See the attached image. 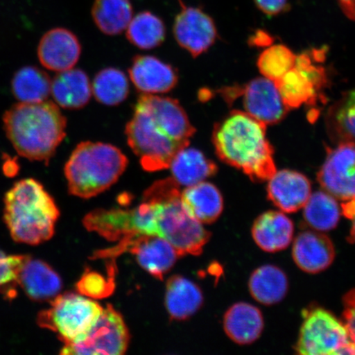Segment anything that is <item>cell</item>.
<instances>
[{
  "instance_id": "obj_1",
  "label": "cell",
  "mask_w": 355,
  "mask_h": 355,
  "mask_svg": "<svg viewBox=\"0 0 355 355\" xmlns=\"http://www.w3.org/2000/svg\"><path fill=\"white\" fill-rule=\"evenodd\" d=\"M195 133L180 101L157 95L139 96L125 128L128 146L148 172L170 168L173 158L189 146Z\"/></svg>"
},
{
  "instance_id": "obj_2",
  "label": "cell",
  "mask_w": 355,
  "mask_h": 355,
  "mask_svg": "<svg viewBox=\"0 0 355 355\" xmlns=\"http://www.w3.org/2000/svg\"><path fill=\"white\" fill-rule=\"evenodd\" d=\"M266 132L265 123L235 110L216 124L212 144L221 162L239 168L252 180L266 181L277 171Z\"/></svg>"
},
{
  "instance_id": "obj_3",
  "label": "cell",
  "mask_w": 355,
  "mask_h": 355,
  "mask_svg": "<svg viewBox=\"0 0 355 355\" xmlns=\"http://www.w3.org/2000/svg\"><path fill=\"white\" fill-rule=\"evenodd\" d=\"M3 122L17 153L47 165L66 136L67 119L52 101L20 102L6 111Z\"/></svg>"
},
{
  "instance_id": "obj_4",
  "label": "cell",
  "mask_w": 355,
  "mask_h": 355,
  "mask_svg": "<svg viewBox=\"0 0 355 355\" xmlns=\"http://www.w3.org/2000/svg\"><path fill=\"white\" fill-rule=\"evenodd\" d=\"M3 220L13 241L39 245L54 236L60 210L39 181L16 182L3 199Z\"/></svg>"
},
{
  "instance_id": "obj_5",
  "label": "cell",
  "mask_w": 355,
  "mask_h": 355,
  "mask_svg": "<svg viewBox=\"0 0 355 355\" xmlns=\"http://www.w3.org/2000/svg\"><path fill=\"white\" fill-rule=\"evenodd\" d=\"M143 198L155 203L158 235L170 243L180 257L202 254L211 234L185 209L180 185L172 177L155 182L145 191Z\"/></svg>"
},
{
  "instance_id": "obj_6",
  "label": "cell",
  "mask_w": 355,
  "mask_h": 355,
  "mask_svg": "<svg viewBox=\"0 0 355 355\" xmlns=\"http://www.w3.org/2000/svg\"><path fill=\"white\" fill-rule=\"evenodd\" d=\"M128 165L126 155L116 146L83 141L65 164L69 192L81 198L95 197L116 183Z\"/></svg>"
},
{
  "instance_id": "obj_7",
  "label": "cell",
  "mask_w": 355,
  "mask_h": 355,
  "mask_svg": "<svg viewBox=\"0 0 355 355\" xmlns=\"http://www.w3.org/2000/svg\"><path fill=\"white\" fill-rule=\"evenodd\" d=\"M103 308L84 295L65 293L51 301L50 308L40 312L37 324L59 336L64 345L80 343L98 320Z\"/></svg>"
},
{
  "instance_id": "obj_8",
  "label": "cell",
  "mask_w": 355,
  "mask_h": 355,
  "mask_svg": "<svg viewBox=\"0 0 355 355\" xmlns=\"http://www.w3.org/2000/svg\"><path fill=\"white\" fill-rule=\"evenodd\" d=\"M296 352L303 355L355 354L345 323L326 309L305 311Z\"/></svg>"
},
{
  "instance_id": "obj_9",
  "label": "cell",
  "mask_w": 355,
  "mask_h": 355,
  "mask_svg": "<svg viewBox=\"0 0 355 355\" xmlns=\"http://www.w3.org/2000/svg\"><path fill=\"white\" fill-rule=\"evenodd\" d=\"M83 224L89 232H96L110 241H119L137 234L158 235L157 206L144 198L139 206L131 209L92 211L85 216Z\"/></svg>"
},
{
  "instance_id": "obj_10",
  "label": "cell",
  "mask_w": 355,
  "mask_h": 355,
  "mask_svg": "<svg viewBox=\"0 0 355 355\" xmlns=\"http://www.w3.org/2000/svg\"><path fill=\"white\" fill-rule=\"evenodd\" d=\"M130 340V332L121 313L109 304L85 338L78 343L64 345L60 354L121 355L126 352Z\"/></svg>"
},
{
  "instance_id": "obj_11",
  "label": "cell",
  "mask_w": 355,
  "mask_h": 355,
  "mask_svg": "<svg viewBox=\"0 0 355 355\" xmlns=\"http://www.w3.org/2000/svg\"><path fill=\"white\" fill-rule=\"evenodd\" d=\"M127 252L135 254L141 268L159 279H163L180 257L165 239L158 235L137 234L121 239L116 246L110 250L96 252L92 259H112Z\"/></svg>"
},
{
  "instance_id": "obj_12",
  "label": "cell",
  "mask_w": 355,
  "mask_h": 355,
  "mask_svg": "<svg viewBox=\"0 0 355 355\" xmlns=\"http://www.w3.org/2000/svg\"><path fill=\"white\" fill-rule=\"evenodd\" d=\"M312 53L297 55L295 64L275 81L286 107L295 109L301 105L316 104L318 96L327 83L325 70L313 63Z\"/></svg>"
},
{
  "instance_id": "obj_13",
  "label": "cell",
  "mask_w": 355,
  "mask_h": 355,
  "mask_svg": "<svg viewBox=\"0 0 355 355\" xmlns=\"http://www.w3.org/2000/svg\"><path fill=\"white\" fill-rule=\"evenodd\" d=\"M318 180L337 200L355 198V141H340L335 148L327 149Z\"/></svg>"
},
{
  "instance_id": "obj_14",
  "label": "cell",
  "mask_w": 355,
  "mask_h": 355,
  "mask_svg": "<svg viewBox=\"0 0 355 355\" xmlns=\"http://www.w3.org/2000/svg\"><path fill=\"white\" fill-rule=\"evenodd\" d=\"M181 10L175 17L174 35L180 46L193 58L207 52L215 43L217 31L214 21L198 8L186 6L180 0Z\"/></svg>"
},
{
  "instance_id": "obj_15",
  "label": "cell",
  "mask_w": 355,
  "mask_h": 355,
  "mask_svg": "<svg viewBox=\"0 0 355 355\" xmlns=\"http://www.w3.org/2000/svg\"><path fill=\"white\" fill-rule=\"evenodd\" d=\"M236 91L242 93L244 112L266 125L277 123L286 116L288 109L272 80L256 78Z\"/></svg>"
},
{
  "instance_id": "obj_16",
  "label": "cell",
  "mask_w": 355,
  "mask_h": 355,
  "mask_svg": "<svg viewBox=\"0 0 355 355\" xmlns=\"http://www.w3.org/2000/svg\"><path fill=\"white\" fill-rule=\"evenodd\" d=\"M128 74L137 90L148 95L171 92L179 81L174 67L150 55L133 58Z\"/></svg>"
},
{
  "instance_id": "obj_17",
  "label": "cell",
  "mask_w": 355,
  "mask_h": 355,
  "mask_svg": "<svg viewBox=\"0 0 355 355\" xmlns=\"http://www.w3.org/2000/svg\"><path fill=\"white\" fill-rule=\"evenodd\" d=\"M82 46L69 30L54 28L44 34L38 46V58L49 70L60 73L73 69L81 56Z\"/></svg>"
},
{
  "instance_id": "obj_18",
  "label": "cell",
  "mask_w": 355,
  "mask_h": 355,
  "mask_svg": "<svg viewBox=\"0 0 355 355\" xmlns=\"http://www.w3.org/2000/svg\"><path fill=\"white\" fill-rule=\"evenodd\" d=\"M292 256L302 270L317 274L329 268L335 259L336 252L327 235L312 230L297 235L293 243Z\"/></svg>"
},
{
  "instance_id": "obj_19",
  "label": "cell",
  "mask_w": 355,
  "mask_h": 355,
  "mask_svg": "<svg viewBox=\"0 0 355 355\" xmlns=\"http://www.w3.org/2000/svg\"><path fill=\"white\" fill-rule=\"evenodd\" d=\"M268 180V198L283 212L300 211L312 194L308 178L297 171H276Z\"/></svg>"
},
{
  "instance_id": "obj_20",
  "label": "cell",
  "mask_w": 355,
  "mask_h": 355,
  "mask_svg": "<svg viewBox=\"0 0 355 355\" xmlns=\"http://www.w3.org/2000/svg\"><path fill=\"white\" fill-rule=\"evenodd\" d=\"M17 284L30 300L38 303L54 300L63 287L60 275L50 265L28 255L19 270Z\"/></svg>"
},
{
  "instance_id": "obj_21",
  "label": "cell",
  "mask_w": 355,
  "mask_h": 355,
  "mask_svg": "<svg viewBox=\"0 0 355 355\" xmlns=\"http://www.w3.org/2000/svg\"><path fill=\"white\" fill-rule=\"evenodd\" d=\"M294 224L285 212L269 211L254 221L252 235L257 245L268 252L286 250L294 237Z\"/></svg>"
},
{
  "instance_id": "obj_22",
  "label": "cell",
  "mask_w": 355,
  "mask_h": 355,
  "mask_svg": "<svg viewBox=\"0 0 355 355\" xmlns=\"http://www.w3.org/2000/svg\"><path fill=\"white\" fill-rule=\"evenodd\" d=\"M264 319L261 311L248 303L232 306L224 317V330L234 343L239 345L254 343L261 335Z\"/></svg>"
},
{
  "instance_id": "obj_23",
  "label": "cell",
  "mask_w": 355,
  "mask_h": 355,
  "mask_svg": "<svg viewBox=\"0 0 355 355\" xmlns=\"http://www.w3.org/2000/svg\"><path fill=\"white\" fill-rule=\"evenodd\" d=\"M53 98L60 107L78 110L91 100L92 88L84 71L71 69L58 73L51 83Z\"/></svg>"
},
{
  "instance_id": "obj_24",
  "label": "cell",
  "mask_w": 355,
  "mask_h": 355,
  "mask_svg": "<svg viewBox=\"0 0 355 355\" xmlns=\"http://www.w3.org/2000/svg\"><path fill=\"white\" fill-rule=\"evenodd\" d=\"M185 209L200 223L211 224L223 211V198L218 189L208 182L189 186L181 193Z\"/></svg>"
},
{
  "instance_id": "obj_25",
  "label": "cell",
  "mask_w": 355,
  "mask_h": 355,
  "mask_svg": "<svg viewBox=\"0 0 355 355\" xmlns=\"http://www.w3.org/2000/svg\"><path fill=\"white\" fill-rule=\"evenodd\" d=\"M172 178L178 184L192 186L205 181L216 174V163L208 159L201 150L185 148L173 158L170 166Z\"/></svg>"
},
{
  "instance_id": "obj_26",
  "label": "cell",
  "mask_w": 355,
  "mask_h": 355,
  "mask_svg": "<svg viewBox=\"0 0 355 355\" xmlns=\"http://www.w3.org/2000/svg\"><path fill=\"white\" fill-rule=\"evenodd\" d=\"M202 304L203 295L196 284L180 276L168 279L166 307L171 318L185 320L197 313Z\"/></svg>"
},
{
  "instance_id": "obj_27",
  "label": "cell",
  "mask_w": 355,
  "mask_h": 355,
  "mask_svg": "<svg viewBox=\"0 0 355 355\" xmlns=\"http://www.w3.org/2000/svg\"><path fill=\"white\" fill-rule=\"evenodd\" d=\"M248 287L252 298L259 303L273 305L285 298L288 282L286 273L281 268L264 265L252 273Z\"/></svg>"
},
{
  "instance_id": "obj_28",
  "label": "cell",
  "mask_w": 355,
  "mask_h": 355,
  "mask_svg": "<svg viewBox=\"0 0 355 355\" xmlns=\"http://www.w3.org/2000/svg\"><path fill=\"white\" fill-rule=\"evenodd\" d=\"M92 15L101 33L109 35L121 34L133 15L130 0H95Z\"/></svg>"
},
{
  "instance_id": "obj_29",
  "label": "cell",
  "mask_w": 355,
  "mask_h": 355,
  "mask_svg": "<svg viewBox=\"0 0 355 355\" xmlns=\"http://www.w3.org/2000/svg\"><path fill=\"white\" fill-rule=\"evenodd\" d=\"M51 80L44 71L34 66L20 69L12 80V91L22 103H39L51 92Z\"/></svg>"
},
{
  "instance_id": "obj_30",
  "label": "cell",
  "mask_w": 355,
  "mask_h": 355,
  "mask_svg": "<svg viewBox=\"0 0 355 355\" xmlns=\"http://www.w3.org/2000/svg\"><path fill=\"white\" fill-rule=\"evenodd\" d=\"M303 208L306 224L317 232H330L339 223L341 211L337 199L325 191L311 194Z\"/></svg>"
},
{
  "instance_id": "obj_31",
  "label": "cell",
  "mask_w": 355,
  "mask_h": 355,
  "mask_svg": "<svg viewBox=\"0 0 355 355\" xmlns=\"http://www.w3.org/2000/svg\"><path fill=\"white\" fill-rule=\"evenodd\" d=\"M166 26L150 12H141L132 17L126 29L128 41L141 50H152L166 39Z\"/></svg>"
},
{
  "instance_id": "obj_32",
  "label": "cell",
  "mask_w": 355,
  "mask_h": 355,
  "mask_svg": "<svg viewBox=\"0 0 355 355\" xmlns=\"http://www.w3.org/2000/svg\"><path fill=\"white\" fill-rule=\"evenodd\" d=\"M92 94L101 104L115 106L121 104L130 94V83L123 71L106 68L96 75Z\"/></svg>"
},
{
  "instance_id": "obj_33",
  "label": "cell",
  "mask_w": 355,
  "mask_h": 355,
  "mask_svg": "<svg viewBox=\"0 0 355 355\" xmlns=\"http://www.w3.org/2000/svg\"><path fill=\"white\" fill-rule=\"evenodd\" d=\"M329 128L340 141H355V88L333 106Z\"/></svg>"
},
{
  "instance_id": "obj_34",
  "label": "cell",
  "mask_w": 355,
  "mask_h": 355,
  "mask_svg": "<svg viewBox=\"0 0 355 355\" xmlns=\"http://www.w3.org/2000/svg\"><path fill=\"white\" fill-rule=\"evenodd\" d=\"M297 55L284 44H275L261 53L257 67L264 78L277 81L295 64Z\"/></svg>"
},
{
  "instance_id": "obj_35",
  "label": "cell",
  "mask_w": 355,
  "mask_h": 355,
  "mask_svg": "<svg viewBox=\"0 0 355 355\" xmlns=\"http://www.w3.org/2000/svg\"><path fill=\"white\" fill-rule=\"evenodd\" d=\"M114 273L115 270H111L109 277H105L95 270L87 269L77 283L78 291L89 298L105 299L114 291Z\"/></svg>"
},
{
  "instance_id": "obj_36",
  "label": "cell",
  "mask_w": 355,
  "mask_h": 355,
  "mask_svg": "<svg viewBox=\"0 0 355 355\" xmlns=\"http://www.w3.org/2000/svg\"><path fill=\"white\" fill-rule=\"evenodd\" d=\"M28 255H8L0 250V293L7 299L16 295L17 276Z\"/></svg>"
},
{
  "instance_id": "obj_37",
  "label": "cell",
  "mask_w": 355,
  "mask_h": 355,
  "mask_svg": "<svg viewBox=\"0 0 355 355\" xmlns=\"http://www.w3.org/2000/svg\"><path fill=\"white\" fill-rule=\"evenodd\" d=\"M343 305V322L347 328L350 339L355 345V288L344 296Z\"/></svg>"
},
{
  "instance_id": "obj_38",
  "label": "cell",
  "mask_w": 355,
  "mask_h": 355,
  "mask_svg": "<svg viewBox=\"0 0 355 355\" xmlns=\"http://www.w3.org/2000/svg\"><path fill=\"white\" fill-rule=\"evenodd\" d=\"M257 6L265 15H277L288 6V0H254Z\"/></svg>"
},
{
  "instance_id": "obj_39",
  "label": "cell",
  "mask_w": 355,
  "mask_h": 355,
  "mask_svg": "<svg viewBox=\"0 0 355 355\" xmlns=\"http://www.w3.org/2000/svg\"><path fill=\"white\" fill-rule=\"evenodd\" d=\"M341 214H343L346 218L352 220V229L349 234L348 241L355 243V198L348 200L341 204Z\"/></svg>"
},
{
  "instance_id": "obj_40",
  "label": "cell",
  "mask_w": 355,
  "mask_h": 355,
  "mask_svg": "<svg viewBox=\"0 0 355 355\" xmlns=\"http://www.w3.org/2000/svg\"><path fill=\"white\" fill-rule=\"evenodd\" d=\"M338 2L345 15L355 21V0H338Z\"/></svg>"
}]
</instances>
